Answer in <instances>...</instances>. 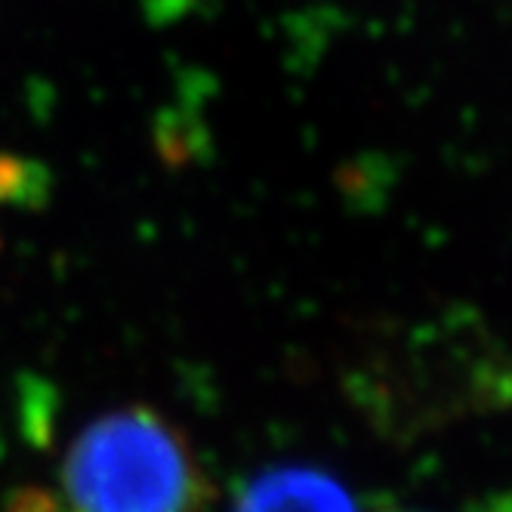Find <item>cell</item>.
<instances>
[{
    "label": "cell",
    "instance_id": "1",
    "mask_svg": "<svg viewBox=\"0 0 512 512\" xmlns=\"http://www.w3.org/2000/svg\"><path fill=\"white\" fill-rule=\"evenodd\" d=\"M207 494L189 438L149 408L99 417L62 466L65 512H204Z\"/></svg>",
    "mask_w": 512,
    "mask_h": 512
},
{
    "label": "cell",
    "instance_id": "2",
    "mask_svg": "<svg viewBox=\"0 0 512 512\" xmlns=\"http://www.w3.org/2000/svg\"><path fill=\"white\" fill-rule=\"evenodd\" d=\"M235 512H361L355 497L327 472L284 466L253 479Z\"/></svg>",
    "mask_w": 512,
    "mask_h": 512
},
{
    "label": "cell",
    "instance_id": "3",
    "mask_svg": "<svg viewBox=\"0 0 512 512\" xmlns=\"http://www.w3.org/2000/svg\"><path fill=\"white\" fill-rule=\"evenodd\" d=\"M34 182V167L16 158L0 155V204L7 201H28Z\"/></svg>",
    "mask_w": 512,
    "mask_h": 512
},
{
    "label": "cell",
    "instance_id": "4",
    "mask_svg": "<svg viewBox=\"0 0 512 512\" xmlns=\"http://www.w3.org/2000/svg\"><path fill=\"white\" fill-rule=\"evenodd\" d=\"M488 512V509H485ZM494 512H512V503H503V506H494Z\"/></svg>",
    "mask_w": 512,
    "mask_h": 512
}]
</instances>
